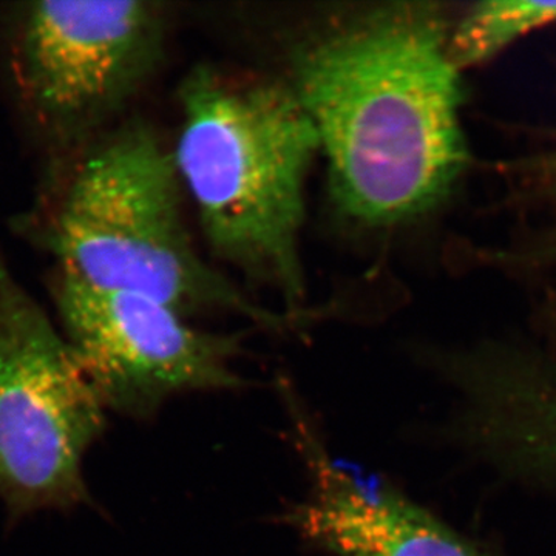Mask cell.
<instances>
[{"label":"cell","mask_w":556,"mask_h":556,"mask_svg":"<svg viewBox=\"0 0 556 556\" xmlns=\"http://www.w3.org/2000/svg\"><path fill=\"white\" fill-rule=\"evenodd\" d=\"M62 332L108 409L138 419L179 393L243 386L240 336L212 334L159 300L61 280Z\"/></svg>","instance_id":"obj_5"},{"label":"cell","mask_w":556,"mask_h":556,"mask_svg":"<svg viewBox=\"0 0 556 556\" xmlns=\"http://www.w3.org/2000/svg\"><path fill=\"white\" fill-rule=\"evenodd\" d=\"M105 408L62 329L0 260V503L14 517L86 503Z\"/></svg>","instance_id":"obj_4"},{"label":"cell","mask_w":556,"mask_h":556,"mask_svg":"<svg viewBox=\"0 0 556 556\" xmlns=\"http://www.w3.org/2000/svg\"><path fill=\"white\" fill-rule=\"evenodd\" d=\"M175 167L208 247L302 313V230L317 131L291 86L193 70L179 93Z\"/></svg>","instance_id":"obj_2"},{"label":"cell","mask_w":556,"mask_h":556,"mask_svg":"<svg viewBox=\"0 0 556 556\" xmlns=\"http://www.w3.org/2000/svg\"><path fill=\"white\" fill-rule=\"evenodd\" d=\"M556 24V2H481L471 7L450 35V56L457 70L481 64L519 36Z\"/></svg>","instance_id":"obj_9"},{"label":"cell","mask_w":556,"mask_h":556,"mask_svg":"<svg viewBox=\"0 0 556 556\" xmlns=\"http://www.w3.org/2000/svg\"><path fill=\"white\" fill-rule=\"evenodd\" d=\"M457 72L444 22L422 5L342 17L300 43L291 89L343 215L382 228L447 195L466 163Z\"/></svg>","instance_id":"obj_1"},{"label":"cell","mask_w":556,"mask_h":556,"mask_svg":"<svg viewBox=\"0 0 556 556\" xmlns=\"http://www.w3.org/2000/svg\"><path fill=\"white\" fill-rule=\"evenodd\" d=\"M174 156L130 124L80 164L54 228L61 280L159 300L182 317L229 313L260 327L298 320L248 298L200 257L181 214Z\"/></svg>","instance_id":"obj_3"},{"label":"cell","mask_w":556,"mask_h":556,"mask_svg":"<svg viewBox=\"0 0 556 556\" xmlns=\"http://www.w3.org/2000/svg\"><path fill=\"white\" fill-rule=\"evenodd\" d=\"M497 434L511 478L556 497V362L533 358L511 376Z\"/></svg>","instance_id":"obj_8"},{"label":"cell","mask_w":556,"mask_h":556,"mask_svg":"<svg viewBox=\"0 0 556 556\" xmlns=\"http://www.w3.org/2000/svg\"><path fill=\"white\" fill-rule=\"evenodd\" d=\"M298 426L311 485L287 522L313 546L336 556H486L397 490L348 473Z\"/></svg>","instance_id":"obj_7"},{"label":"cell","mask_w":556,"mask_h":556,"mask_svg":"<svg viewBox=\"0 0 556 556\" xmlns=\"http://www.w3.org/2000/svg\"><path fill=\"white\" fill-rule=\"evenodd\" d=\"M163 14L142 0H46L24 7L16 68L28 105L62 134L118 108L159 61Z\"/></svg>","instance_id":"obj_6"}]
</instances>
